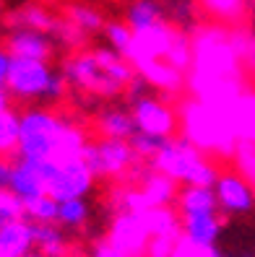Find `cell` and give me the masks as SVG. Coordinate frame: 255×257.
I'll return each instance as SVG.
<instances>
[{"label": "cell", "instance_id": "obj_1", "mask_svg": "<svg viewBox=\"0 0 255 257\" xmlns=\"http://www.w3.org/2000/svg\"><path fill=\"white\" fill-rule=\"evenodd\" d=\"M86 143H89L86 133L68 114L52 107H24L19 146L11 156H19L44 169V166L60 159L81 156L86 151Z\"/></svg>", "mask_w": 255, "mask_h": 257}, {"label": "cell", "instance_id": "obj_2", "mask_svg": "<svg viewBox=\"0 0 255 257\" xmlns=\"http://www.w3.org/2000/svg\"><path fill=\"white\" fill-rule=\"evenodd\" d=\"M63 70L68 88L94 96V99H115L128 94V88L133 86V81L138 78L136 65L128 57L117 55L115 50L104 47H94V50H81L73 52L63 60Z\"/></svg>", "mask_w": 255, "mask_h": 257}, {"label": "cell", "instance_id": "obj_3", "mask_svg": "<svg viewBox=\"0 0 255 257\" xmlns=\"http://www.w3.org/2000/svg\"><path fill=\"white\" fill-rule=\"evenodd\" d=\"M68 81L50 60L16 57L8 50L0 52V96L24 107H52L63 101Z\"/></svg>", "mask_w": 255, "mask_h": 257}, {"label": "cell", "instance_id": "obj_4", "mask_svg": "<svg viewBox=\"0 0 255 257\" xmlns=\"http://www.w3.org/2000/svg\"><path fill=\"white\" fill-rule=\"evenodd\" d=\"M175 213L180 218V236L198 249H219L224 231V216L214 185L180 187L175 198Z\"/></svg>", "mask_w": 255, "mask_h": 257}, {"label": "cell", "instance_id": "obj_5", "mask_svg": "<svg viewBox=\"0 0 255 257\" xmlns=\"http://www.w3.org/2000/svg\"><path fill=\"white\" fill-rule=\"evenodd\" d=\"M151 169L164 174L177 187H190V185H214L219 169L208 161L203 148L188 138V135H175L159 148V154L148 161Z\"/></svg>", "mask_w": 255, "mask_h": 257}, {"label": "cell", "instance_id": "obj_6", "mask_svg": "<svg viewBox=\"0 0 255 257\" xmlns=\"http://www.w3.org/2000/svg\"><path fill=\"white\" fill-rule=\"evenodd\" d=\"M128 107L133 112V119H136V127L138 133L146 135H154V138L161 141H169L177 135V114L169 107V101H164L154 86L148 83L146 78L133 81V86L128 88Z\"/></svg>", "mask_w": 255, "mask_h": 257}, {"label": "cell", "instance_id": "obj_7", "mask_svg": "<svg viewBox=\"0 0 255 257\" xmlns=\"http://www.w3.org/2000/svg\"><path fill=\"white\" fill-rule=\"evenodd\" d=\"M86 164L92 166V172L102 182H112V179H133L138 169L146 164L138 159L133 151L130 141H117V138H102L94 135L86 143Z\"/></svg>", "mask_w": 255, "mask_h": 257}, {"label": "cell", "instance_id": "obj_8", "mask_svg": "<svg viewBox=\"0 0 255 257\" xmlns=\"http://www.w3.org/2000/svg\"><path fill=\"white\" fill-rule=\"evenodd\" d=\"M47 192L55 200H68V198H86L94 190L99 179L94 177L92 166L86 164V156H68L60 159L42 169Z\"/></svg>", "mask_w": 255, "mask_h": 257}, {"label": "cell", "instance_id": "obj_9", "mask_svg": "<svg viewBox=\"0 0 255 257\" xmlns=\"http://www.w3.org/2000/svg\"><path fill=\"white\" fill-rule=\"evenodd\" d=\"M0 190L16 195L24 203L39 198V195H50L42 169L19 156H3L0 161Z\"/></svg>", "mask_w": 255, "mask_h": 257}, {"label": "cell", "instance_id": "obj_10", "mask_svg": "<svg viewBox=\"0 0 255 257\" xmlns=\"http://www.w3.org/2000/svg\"><path fill=\"white\" fill-rule=\"evenodd\" d=\"M214 192H216L221 213L229 218L250 216L255 210V185L237 169L219 172L216 182H214Z\"/></svg>", "mask_w": 255, "mask_h": 257}, {"label": "cell", "instance_id": "obj_11", "mask_svg": "<svg viewBox=\"0 0 255 257\" xmlns=\"http://www.w3.org/2000/svg\"><path fill=\"white\" fill-rule=\"evenodd\" d=\"M16 57H29V60H52L55 55V37L50 32H42L34 26H21L11 24L6 29V47Z\"/></svg>", "mask_w": 255, "mask_h": 257}, {"label": "cell", "instance_id": "obj_12", "mask_svg": "<svg viewBox=\"0 0 255 257\" xmlns=\"http://www.w3.org/2000/svg\"><path fill=\"white\" fill-rule=\"evenodd\" d=\"M123 21L133 29V34L138 39L159 34L167 29V16H164V8L159 0H130L125 6Z\"/></svg>", "mask_w": 255, "mask_h": 257}, {"label": "cell", "instance_id": "obj_13", "mask_svg": "<svg viewBox=\"0 0 255 257\" xmlns=\"http://www.w3.org/2000/svg\"><path fill=\"white\" fill-rule=\"evenodd\" d=\"M94 133L102 138H117V141H130L138 133L136 119L128 104H110L102 107L94 117Z\"/></svg>", "mask_w": 255, "mask_h": 257}, {"label": "cell", "instance_id": "obj_14", "mask_svg": "<svg viewBox=\"0 0 255 257\" xmlns=\"http://www.w3.org/2000/svg\"><path fill=\"white\" fill-rule=\"evenodd\" d=\"M34 252V221L19 218L0 223V257H29Z\"/></svg>", "mask_w": 255, "mask_h": 257}, {"label": "cell", "instance_id": "obj_15", "mask_svg": "<svg viewBox=\"0 0 255 257\" xmlns=\"http://www.w3.org/2000/svg\"><path fill=\"white\" fill-rule=\"evenodd\" d=\"M34 252L47 257H65L68 231L57 223H34Z\"/></svg>", "mask_w": 255, "mask_h": 257}, {"label": "cell", "instance_id": "obj_16", "mask_svg": "<svg viewBox=\"0 0 255 257\" xmlns=\"http://www.w3.org/2000/svg\"><path fill=\"white\" fill-rule=\"evenodd\" d=\"M19 127H21V109H13L8 96H0V151L11 156L19 146Z\"/></svg>", "mask_w": 255, "mask_h": 257}, {"label": "cell", "instance_id": "obj_17", "mask_svg": "<svg viewBox=\"0 0 255 257\" xmlns=\"http://www.w3.org/2000/svg\"><path fill=\"white\" fill-rule=\"evenodd\" d=\"M102 39L107 44L110 50H115L117 55L128 57L133 63V57H136V47H138V39L133 34V29L125 24V21H107L102 29Z\"/></svg>", "mask_w": 255, "mask_h": 257}, {"label": "cell", "instance_id": "obj_18", "mask_svg": "<svg viewBox=\"0 0 255 257\" xmlns=\"http://www.w3.org/2000/svg\"><path fill=\"white\" fill-rule=\"evenodd\" d=\"M92 218V208H89L86 198H68L57 203V226H63L65 231H78Z\"/></svg>", "mask_w": 255, "mask_h": 257}, {"label": "cell", "instance_id": "obj_19", "mask_svg": "<svg viewBox=\"0 0 255 257\" xmlns=\"http://www.w3.org/2000/svg\"><path fill=\"white\" fill-rule=\"evenodd\" d=\"M68 24L76 32V37H89V34H102L104 21L102 13L92 6H70L68 11Z\"/></svg>", "mask_w": 255, "mask_h": 257}, {"label": "cell", "instance_id": "obj_20", "mask_svg": "<svg viewBox=\"0 0 255 257\" xmlns=\"http://www.w3.org/2000/svg\"><path fill=\"white\" fill-rule=\"evenodd\" d=\"M57 203L52 195H39L34 200H26L24 210H26V218L34 221V223H55L57 221Z\"/></svg>", "mask_w": 255, "mask_h": 257}, {"label": "cell", "instance_id": "obj_21", "mask_svg": "<svg viewBox=\"0 0 255 257\" xmlns=\"http://www.w3.org/2000/svg\"><path fill=\"white\" fill-rule=\"evenodd\" d=\"M234 169L242 172L250 182L255 185V146L250 141L237 146V151H234Z\"/></svg>", "mask_w": 255, "mask_h": 257}, {"label": "cell", "instance_id": "obj_22", "mask_svg": "<svg viewBox=\"0 0 255 257\" xmlns=\"http://www.w3.org/2000/svg\"><path fill=\"white\" fill-rule=\"evenodd\" d=\"M19 218H26L24 200H19L16 195H11V192H6V190H0V223L19 221Z\"/></svg>", "mask_w": 255, "mask_h": 257}, {"label": "cell", "instance_id": "obj_23", "mask_svg": "<svg viewBox=\"0 0 255 257\" xmlns=\"http://www.w3.org/2000/svg\"><path fill=\"white\" fill-rule=\"evenodd\" d=\"M169 257H224L219 249H198V247H193V244H188V241L180 236V241H177V247L172 249V254Z\"/></svg>", "mask_w": 255, "mask_h": 257}, {"label": "cell", "instance_id": "obj_24", "mask_svg": "<svg viewBox=\"0 0 255 257\" xmlns=\"http://www.w3.org/2000/svg\"><path fill=\"white\" fill-rule=\"evenodd\" d=\"M94 257H130V254H125L123 249H120V247H115L112 241L107 239V241H104V244H99V247H97Z\"/></svg>", "mask_w": 255, "mask_h": 257}, {"label": "cell", "instance_id": "obj_25", "mask_svg": "<svg viewBox=\"0 0 255 257\" xmlns=\"http://www.w3.org/2000/svg\"><path fill=\"white\" fill-rule=\"evenodd\" d=\"M247 141L255 146V122H252V130H250V135H247Z\"/></svg>", "mask_w": 255, "mask_h": 257}]
</instances>
